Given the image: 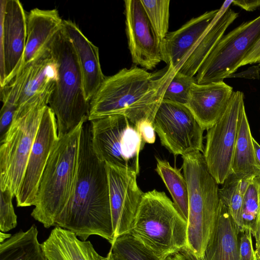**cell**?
Instances as JSON below:
<instances>
[{"mask_svg":"<svg viewBox=\"0 0 260 260\" xmlns=\"http://www.w3.org/2000/svg\"><path fill=\"white\" fill-rule=\"evenodd\" d=\"M81 130L76 180L67 205L55 226L69 230L82 240L100 236L114 241L106 163L93 150L90 123Z\"/></svg>","mask_w":260,"mask_h":260,"instance_id":"cell-1","label":"cell"},{"mask_svg":"<svg viewBox=\"0 0 260 260\" xmlns=\"http://www.w3.org/2000/svg\"><path fill=\"white\" fill-rule=\"evenodd\" d=\"M174 73L169 66L153 73L134 66L106 77L89 102L88 121L121 115L136 127L142 121L153 123Z\"/></svg>","mask_w":260,"mask_h":260,"instance_id":"cell-2","label":"cell"},{"mask_svg":"<svg viewBox=\"0 0 260 260\" xmlns=\"http://www.w3.org/2000/svg\"><path fill=\"white\" fill-rule=\"evenodd\" d=\"M85 121L58 137L42 175L31 215L46 228L55 226L72 195L77 173L80 135Z\"/></svg>","mask_w":260,"mask_h":260,"instance_id":"cell-3","label":"cell"},{"mask_svg":"<svg viewBox=\"0 0 260 260\" xmlns=\"http://www.w3.org/2000/svg\"><path fill=\"white\" fill-rule=\"evenodd\" d=\"M129 234L165 260L186 249L187 222L165 192L153 189L144 193Z\"/></svg>","mask_w":260,"mask_h":260,"instance_id":"cell-4","label":"cell"},{"mask_svg":"<svg viewBox=\"0 0 260 260\" xmlns=\"http://www.w3.org/2000/svg\"><path fill=\"white\" fill-rule=\"evenodd\" d=\"M182 158L189 196L185 250L192 259H198L203 255L216 219L220 201L219 184L208 171L201 152H193Z\"/></svg>","mask_w":260,"mask_h":260,"instance_id":"cell-5","label":"cell"},{"mask_svg":"<svg viewBox=\"0 0 260 260\" xmlns=\"http://www.w3.org/2000/svg\"><path fill=\"white\" fill-rule=\"evenodd\" d=\"M48 47L58 66V80L48 106L55 115L59 137L88 120L89 102L85 97L76 52L63 28L54 36Z\"/></svg>","mask_w":260,"mask_h":260,"instance_id":"cell-6","label":"cell"},{"mask_svg":"<svg viewBox=\"0 0 260 260\" xmlns=\"http://www.w3.org/2000/svg\"><path fill=\"white\" fill-rule=\"evenodd\" d=\"M50 95L16 111L1 140L0 189L16 197L22 181L31 149Z\"/></svg>","mask_w":260,"mask_h":260,"instance_id":"cell-7","label":"cell"},{"mask_svg":"<svg viewBox=\"0 0 260 260\" xmlns=\"http://www.w3.org/2000/svg\"><path fill=\"white\" fill-rule=\"evenodd\" d=\"M89 122L92 147L98 158L106 164L139 174V154L145 143L136 126L121 115H110Z\"/></svg>","mask_w":260,"mask_h":260,"instance_id":"cell-8","label":"cell"},{"mask_svg":"<svg viewBox=\"0 0 260 260\" xmlns=\"http://www.w3.org/2000/svg\"><path fill=\"white\" fill-rule=\"evenodd\" d=\"M259 38L260 15L224 35L199 68L197 83L223 81L237 70Z\"/></svg>","mask_w":260,"mask_h":260,"instance_id":"cell-9","label":"cell"},{"mask_svg":"<svg viewBox=\"0 0 260 260\" xmlns=\"http://www.w3.org/2000/svg\"><path fill=\"white\" fill-rule=\"evenodd\" d=\"M244 93L234 91L220 119L207 130L203 155L210 173L222 184L232 173V165L239 126L245 108Z\"/></svg>","mask_w":260,"mask_h":260,"instance_id":"cell-10","label":"cell"},{"mask_svg":"<svg viewBox=\"0 0 260 260\" xmlns=\"http://www.w3.org/2000/svg\"><path fill=\"white\" fill-rule=\"evenodd\" d=\"M153 125L161 145L174 156L204 152V130L185 105L163 99Z\"/></svg>","mask_w":260,"mask_h":260,"instance_id":"cell-11","label":"cell"},{"mask_svg":"<svg viewBox=\"0 0 260 260\" xmlns=\"http://www.w3.org/2000/svg\"><path fill=\"white\" fill-rule=\"evenodd\" d=\"M1 87L21 70L27 38L26 17L18 0L1 1Z\"/></svg>","mask_w":260,"mask_h":260,"instance_id":"cell-12","label":"cell"},{"mask_svg":"<svg viewBox=\"0 0 260 260\" xmlns=\"http://www.w3.org/2000/svg\"><path fill=\"white\" fill-rule=\"evenodd\" d=\"M58 140L55 115L44 109L16 199L18 207L35 206L40 181L51 151Z\"/></svg>","mask_w":260,"mask_h":260,"instance_id":"cell-13","label":"cell"},{"mask_svg":"<svg viewBox=\"0 0 260 260\" xmlns=\"http://www.w3.org/2000/svg\"><path fill=\"white\" fill-rule=\"evenodd\" d=\"M114 240L129 233L144 193L135 172L106 164Z\"/></svg>","mask_w":260,"mask_h":260,"instance_id":"cell-14","label":"cell"},{"mask_svg":"<svg viewBox=\"0 0 260 260\" xmlns=\"http://www.w3.org/2000/svg\"><path fill=\"white\" fill-rule=\"evenodd\" d=\"M125 32L132 62L152 70L162 60L160 43L151 27L140 0H125Z\"/></svg>","mask_w":260,"mask_h":260,"instance_id":"cell-15","label":"cell"},{"mask_svg":"<svg viewBox=\"0 0 260 260\" xmlns=\"http://www.w3.org/2000/svg\"><path fill=\"white\" fill-rule=\"evenodd\" d=\"M16 76L21 82L16 111L51 95L58 80V66L48 46Z\"/></svg>","mask_w":260,"mask_h":260,"instance_id":"cell-16","label":"cell"},{"mask_svg":"<svg viewBox=\"0 0 260 260\" xmlns=\"http://www.w3.org/2000/svg\"><path fill=\"white\" fill-rule=\"evenodd\" d=\"M219 9L192 18L176 30L169 32L160 44L161 60L176 72L209 27Z\"/></svg>","mask_w":260,"mask_h":260,"instance_id":"cell-17","label":"cell"},{"mask_svg":"<svg viewBox=\"0 0 260 260\" xmlns=\"http://www.w3.org/2000/svg\"><path fill=\"white\" fill-rule=\"evenodd\" d=\"M234 91L223 81L191 86L185 106L202 128L208 130L220 119L225 111Z\"/></svg>","mask_w":260,"mask_h":260,"instance_id":"cell-18","label":"cell"},{"mask_svg":"<svg viewBox=\"0 0 260 260\" xmlns=\"http://www.w3.org/2000/svg\"><path fill=\"white\" fill-rule=\"evenodd\" d=\"M63 30L72 44L82 73L84 95L89 102L106 78L101 66L99 50L70 20H63Z\"/></svg>","mask_w":260,"mask_h":260,"instance_id":"cell-19","label":"cell"},{"mask_svg":"<svg viewBox=\"0 0 260 260\" xmlns=\"http://www.w3.org/2000/svg\"><path fill=\"white\" fill-rule=\"evenodd\" d=\"M233 1H225L223 3L209 27L186 57L178 71L191 77H194L197 73L226 29L239 16L238 13L230 8Z\"/></svg>","mask_w":260,"mask_h":260,"instance_id":"cell-20","label":"cell"},{"mask_svg":"<svg viewBox=\"0 0 260 260\" xmlns=\"http://www.w3.org/2000/svg\"><path fill=\"white\" fill-rule=\"evenodd\" d=\"M63 22L56 9L34 8L29 11L26 17L27 38L21 69L47 47L62 28Z\"/></svg>","mask_w":260,"mask_h":260,"instance_id":"cell-21","label":"cell"},{"mask_svg":"<svg viewBox=\"0 0 260 260\" xmlns=\"http://www.w3.org/2000/svg\"><path fill=\"white\" fill-rule=\"evenodd\" d=\"M239 230L220 200L214 226L203 256L192 260H240Z\"/></svg>","mask_w":260,"mask_h":260,"instance_id":"cell-22","label":"cell"},{"mask_svg":"<svg viewBox=\"0 0 260 260\" xmlns=\"http://www.w3.org/2000/svg\"><path fill=\"white\" fill-rule=\"evenodd\" d=\"M42 245L48 260H107L89 241L80 240L75 233L57 226Z\"/></svg>","mask_w":260,"mask_h":260,"instance_id":"cell-23","label":"cell"},{"mask_svg":"<svg viewBox=\"0 0 260 260\" xmlns=\"http://www.w3.org/2000/svg\"><path fill=\"white\" fill-rule=\"evenodd\" d=\"M253 138L244 108L239 126L232 165V174L238 179L260 176V169L255 157Z\"/></svg>","mask_w":260,"mask_h":260,"instance_id":"cell-24","label":"cell"},{"mask_svg":"<svg viewBox=\"0 0 260 260\" xmlns=\"http://www.w3.org/2000/svg\"><path fill=\"white\" fill-rule=\"evenodd\" d=\"M38 234L37 228L33 224L26 231L21 230L12 235L0 243V260H48Z\"/></svg>","mask_w":260,"mask_h":260,"instance_id":"cell-25","label":"cell"},{"mask_svg":"<svg viewBox=\"0 0 260 260\" xmlns=\"http://www.w3.org/2000/svg\"><path fill=\"white\" fill-rule=\"evenodd\" d=\"M155 171L170 192L173 203L182 217L187 222L188 217V189L186 179L180 169L173 167L166 160L157 157Z\"/></svg>","mask_w":260,"mask_h":260,"instance_id":"cell-26","label":"cell"},{"mask_svg":"<svg viewBox=\"0 0 260 260\" xmlns=\"http://www.w3.org/2000/svg\"><path fill=\"white\" fill-rule=\"evenodd\" d=\"M239 180L231 173L219 188V196L220 200L227 207L240 234L245 230L242 218L244 196L240 191Z\"/></svg>","mask_w":260,"mask_h":260,"instance_id":"cell-27","label":"cell"},{"mask_svg":"<svg viewBox=\"0 0 260 260\" xmlns=\"http://www.w3.org/2000/svg\"><path fill=\"white\" fill-rule=\"evenodd\" d=\"M160 44L169 32L170 0H140Z\"/></svg>","mask_w":260,"mask_h":260,"instance_id":"cell-28","label":"cell"},{"mask_svg":"<svg viewBox=\"0 0 260 260\" xmlns=\"http://www.w3.org/2000/svg\"><path fill=\"white\" fill-rule=\"evenodd\" d=\"M110 249L125 260H162L129 233L117 237Z\"/></svg>","mask_w":260,"mask_h":260,"instance_id":"cell-29","label":"cell"},{"mask_svg":"<svg viewBox=\"0 0 260 260\" xmlns=\"http://www.w3.org/2000/svg\"><path fill=\"white\" fill-rule=\"evenodd\" d=\"M196 82L194 77L176 71L165 90L164 99L185 105L189 99L191 86Z\"/></svg>","mask_w":260,"mask_h":260,"instance_id":"cell-30","label":"cell"},{"mask_svg":"<svg viewBox=\"0 0 260 260\" xmlns=\"http://www.w3.org/2000/svg\"><path fill=\"white\" fill-rule=\"evenodd\" d=\"M258 210V198L256 185L253 182L243 197L242 218L244 230L250 231L253 236Z\"/></svg>","mask_w":260,"mask_h":260,"instance_id":"cell-31","label":"cell"},{"mask_svg":"<svg viewBox=\"0 0 260 260\" xmlns=\"http://www.w3.org/2000/svg\"><path fill=\"white\" fill-rule=\"evenodd\" d=\"M13 197L9 191H1L0 230L4 233L14 229L17 224L12 204Z\"/></svg>","mask_w":260,"mask_h":260,"instance_id":"cell-32","label":"cell"},{"mask_svg":"<svg viewBox=\"0 0 260 260\" xmlns=\"http://www.w3.org/2000/svg\"><path fill=\"white\" fill-rule=\"evenodd\" d=\"M239 237V251L240 260H257L253 247L252 234L245 230Z\"/></svg>","mask_w":260,"mask_h":260,"instance_id":"cell-33","label":"cell"},{"mask_svg":"<svg viewBox=\"0 0 260 260\" xmlns=\"http://www.w3.org/2000/svg\"><path fill=\"white\" fill-rule=\"evenodd\" d=\"M16 110L17 106L15 104L9 102L3 103L0 113V140L10 128Z\"/></svg>","mask_w":260,"mask_h":260,"instance_id":"cell-34","label":"cell"},{"mask_svg":"<svg viewBox=\"0 0 260 260\" xmlns=\"http://www.w3.org/2000/svg\"><path fill=\"white\" fill-rule=\"evenodd\" d=\"M143 142L146 143L153 144L155 141V131L153 123L147 120L140 122L136 126Z\"/></svg>","mask_w":260,"mask_h":260,"instance_id":"cell-35","label":"cell"},{"mask_svg":"<svg viewBox=\"0 0 260 260\" xmlns=\"http://www.w3.org/2000/svg\"><path fill=\"white\" fill-rule=\"evenodd\" d=\"M253 181L256 185L258 198V210L256 224L253 237L255 241V253L257 260H260V176L254 178Z\"/></svg>","mask_w":260,"mask_h":260,"instance_id":"cell-36","label":"cell"},{"mask_svg":"<svg viewBox=\"0 0 260 260\" xmlns=\"http://www.w3.org/2000/svg\"><path fill=\"white\" fill-rule=\"evenodd\" d=\"M260 62V38L239 65V68L249 64Z\"/></svg>","mask_w":260,"mask_h":260,"instance_id":"cell-37","label":"cell"},{"mask_svg":"<svg viewBox=\"0 0 260 260\" xmlns=\"http://www.w3.org/2000/svg\"><path fill=\"white\" fill-rule=\"evenodd\" d=\"M232 4L247 11H253L260 8V0L233 1Z\"/></svg>","mask_w":260,"mask_h":260,"instance_id":"cell-38","label":"cell"},{"mask_svg":"<svg viewBox=\"0 0 260 260\" xmlns=\"http://www.w3.org/2000/svg\"><path fill=\"white\" fill-rule=\"evenodd\" d=\"M253 144L254 150L255 157L257 165L260 169V145L253 138Z\"/></svg>","mask_w":260,"mask_h":260,"instance_id":"cell-39","label":"cell"},{"mask_svg":"<svg viewBox=\"0 0 260 260\" xmlns=\"http://www.w3.org/2000/svg\"><path fill=\"white\" fill-rule=\"evenodd\" d=\"M165 260H187L186 257L180 252L169 256Z\"/></svg>","mask_w":260,"mask_h":260,"instance_id":"cell-40","label":"cell"},{"mask_svg":"<svg viewBox=\"0 0 260 260\" xmlns=\"http://www.w3.org/2000/svg\"><path fill=\"white\" fill-rule=\"evenodd\" d=\"M107 260H125L122 257L110 250L107 255Z\"/></svg>","mask_w":260,"mask_h":260,"instance_id":"cell-41","label":"cell"},{"mask_svg":"<svg viewBox=\"0 0 260 260\" xmlns=\"http://www.w3.org/2000/svg\"><path fill=\"white\" fill-rule=\"evenodd\" d=\"M11 235L10 234H6L5 233L0 232V243H2L7 240L8 239L11 237Z\"/></svg>","mask_w":260,"mask_h":260,"instance_id":"cell-42","label":"cell"},{"mask_svg":"<svg viewBox=\"0 0 260 260\" xmlns=\"http://www.w3.org/2000/svg\"><path fill=\"white\" fill-rule=\"evenodd\" d=\"M259 66H260V62L259 63Z\"/></svg>","mask_w":260,"mask_h":260,"instance_id":"cell-43","label":"cell"}]
</instances>
